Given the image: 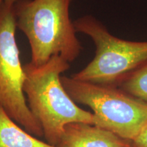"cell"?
I'll return each instance as SVG.
<instances>
[{
  "label": "cell",
  "instance_id": "3957f363",
  "mask_svg": "<svg viewBox=\"0 0 147 147\" xmlns=\"http://www.w3.org/2000/svg\"><path fill=\"white\" fill-rule=\"evenodd\" d=\"M65 91L75 102L93 110L94 125L131 141L147 124V104L110 85L61 76Z\"/></svg>",
  "mask_w": 147,
  "mask_h": 147
},
{
  "label": "cell",
  "instance_id": "9c48e42d",
  "mask_svg": "<svg viewBox=\"0 0 147 147\" xmlns=\"http://www.w3.org/2000/svg\"><path fill=\"white\" fill-rule=\"evenodd\" d=\"M130 147H147V124L131 141Z\"/></svg>",
  "mask_w": 147,
  "mask_h": 147
},
{
  "label": "cell",
  "instance_id": "5b68a950",
  "mask_svg": "<svg viewBox=\"0 0 147 147\" xmlns=\"http://www.w3.org/2000/svg\"><path fill=\"white\" fill-rule=\"evenodd\" d=\"M16 18L14 5H0V106L16 123L29 134L43 136L27 104L23 91L25 71L20 60L15 33Z\"/></svg>",
  "mask_w": 147,
  "mask_h": 147
},
{
  "label": "cell",
  "instance_id": "8992f818",
  "mask_svg": "<svg viewBox=\"0 0 147 147\" xmlns=\"http://www.w3.org/2000/svg\"><path fill=\"white\" fill-rule=\"evenodd\" d=\"M131 142L94 125L73 123L65 127L58 147H130Z\"/></svg>",
  "mask_w": 147,
  "mask_h": 147
},
{
  "label": "cell",
  "instance_id": "ba28073f",
  "mask_svg": "<svg viewBox=\"0 0 147 147\" xmlns=\"http://www.w3.org/2000/svg\"><path fill=\"white\" fill-rule=\"evenodd\" d=\"M124 91L147 104V62L121 82Z\"/></svg>",
  "mask_w": 147,
  "mask_h": 147
},
{
  "label": "cell",
  "instance_id": "6da1fadb",
  "mask_svg": "<svg viewBox=\"0 0 147 147\" xmlns=\"http://www.w3.org/2000/svg\"><path fill=\"white\" fill-rule=\"evenodd\" d=\"M69 67L68 62L59 56L42 65L31 62L23 65V91L29 110L41 126L46 142L57 147L67 125L95 122L93 114L77 106L62 84L61 74Z\"/></svg>",
  "mask_w": 147,
  "mask_h": 147
},
{
  "label": "cell",
  "instance_id": "8fae6325",
  "mask_svg": "<svg viewBox=\"0 0 147 147\" xmlns=\"http://www.w3.org/2000/svg\"><path fill=\"white\" fill-rule=\"evenodd\" d=\"M3 2V0H0V5H1V3Z\"/></svg>",
  "mask_w": 147,
  "mask_h": 147
},
{
  "label": "cell",
  "instance_id": "30bf717a",
  "mask_svg": "<svg viewBox=\"0 0 147 147\" xmlns=\"http://www.w3.org/2000/svg\"><path fill=\"white\" fill-rule=\"evenodd\" d=\"M17 1L18 0H3V3L7 5H14Z\"/></svg>",
  "mask_w": 147,
  "mask_h": 147
},
{
  "label": "cell",
  "instance_id": "52a82bcc",
  "mask_svg": "<svg viewBox=\"0 0 147 147\" xmlns=\"http://www.w3.org/2000/svg\"><path fill=\"white\" fill-rule=\"evenodd\" d=\"M0 147H57L40 140L20 127L0 106Z\"/></svg>",
  "mask_w": 147,
  "mask_h": 147
},
{
  "label": "cell",
  "instance_id": "7a4b0ae2",
  "mask_svg": "<svg viewBox=\"0 0 147 147\" xmlns=\"http://www.w3.org/2000/svg\"><path fill=\"white\" fill-rule=\"evenodd\" d=\"M72 0H22L14 5L16 25L30 45L33 65L45 64L59 56L68 63L82 47L69 16Z\"/></svg>",
  "mask_w": 147,
  "mask_h": 147
},
{
  "label": "cell",
  "instance_id": "277c9868",
  "mask_svg": "<svg viewBox=\"0 0 147 147\" xmlns=\"http://www.w3.org/2000/svg\"><path fill=\"white\" fill-rule=\"evenodd\" d=\"M74 25L76 32L91 38L96 51L94 59L71 78L111 85L122 82L147 62V41L132 42L117 38L91 16L78 18Z\"/></svg>",
  "mask_w": 147,
  "mask_h": 147
}]
</instances>
